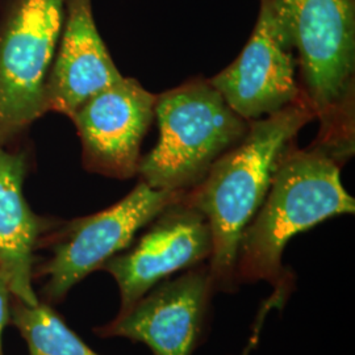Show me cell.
Wrapping results in <instances>:
<instances>
[{
    "mask_svg": "<svg viewBox=\"0 0 355 355\" xmlns=\"http://www.w3.org/2000/svg\"><path fill=\"white\" fill-rule=\"evenodd\" d=\"M316 116L303 96L250 123L245 137L221 155L183 200L203 214L212 234L209 272L215 291L233 292L242 233L266 196L286 149Z\"/></svg>",
    "mask_w": 355,
    "mask_h": 355,
    "instance_id": "6da1fadb",
    "label": "cell"
},
{
    "mask_svg": "<svg viewBox=\"0 0 355 355\" xmlns=\"http://www.w3.org/2000/svg\"><path fill=\"white\" fill-rule=\"evenodd\" d=\"M341 167L313 145L299 148L293 141L286 149L263 202L242 233L237 284L265 280L274 291L290 293L291 275L282 263L287 243L328 218L355 212L354 198L343 187Z\"/></svg>",
    "mask_w": 355,
    "mask_h": 355,
    "instance_id": "7a4b0ae2",
    "label": "cell"
},
{
    "mask_svg": "<svg viewBox=\"0 0 355 355\" xmlns=\"http://www.w3.org/2000/svg\"><path fill=\"white\" fill-rule=\"evenodd\" d=\"M13 325L24 337L29 355H99L92 352L49 305H11Z\"/></svg>",
    "mask_w": 355,
    "mask_h": 355,
    "instance_id": "4fadbf2b",
    "label": "cell"
},
{
    "mask_svg": "<svg viewBox=\"0 0 355 355\" xmlns=\"http://www.w3.org/2000/svg\"><path fill=\"white\" fill-rule=\"evenodd\" d=\"M214 291L209 267L200 263L177 279L155 286L96 333L145 343L154 355H192L202 338Z\"/></svg>",
    "mask_w": 355,
    "mask_h": 355,
    "instance_id": "30bf717a",
    "label": "cell"
},
{
    "mask_svg": "<svg viewBox=\"0 0 355 355\" xmlns=\"http://www.w3.org/2000/svg\"><path fill=\"white\" fill-rule=\"evenodd\" d=\"M66 0H12L0 23V146L46 112Z\"/></svg>",
    "mask_w": 355,
    "mask_h": 355,
    "instance_id": "5b68a950",
    "label": "cell"
},
{
    "mask_svg": "<svg viewBox=\"0 0 355 355\" xmlns=\"http://www.w3.org/2000/svg\"><path fill=\"white\" fill-rule=\"evenodd\" d=\"M186 192L157 190L140 182L112 207L64 224L54 236L51 259L38 271L46 278V299L62 300L80 280L129 248L140 229Z\"/></svg>",
    "mask_w": 355,
    "mask_h": 355,
    "instance_id": "8992f818",
    "label": "cell"
},
{
    "mask_svg": "<svg viewBox=\"0 0 355 355\" xmlns=\"http://www.w3.org/2000/svg\"><path fill=\"white\" fill-rule=\"evenodd\" d=\"M124 76L95 24L91 0H66L64 26L45 85V110L71 117Z\"/></svg>",
    "mask_w": 355,
    "mask_h": 355,
    "instance_id": "8fae6325",
    "label": "cell"
},
{
    "mask_svg": "<svg viewBox=\"0 0 355 355\" xmlns=\"http://www.w3.org/2000/svg\"><path fill=\"white\" fill-rule=\"evenodd\" d=\"M291 36L318 121L311 144L340 165L355 152V0H266Z\"/></svg>",
    "mask_w": 355,
    "mask_h": 355,
    "instance_id": "3957f363",
    "label": "cell"
},
{
    "mask_svg": "<svg viewBox=\"0 0 355 355\" xmlns=\"http://www.w3.org/2000/svg\"><path fill=\"white\" fill-rule=\"evenodd\" d=\"M272 308H277V302L272 296H270L265 302V304L262 305V309L257 318V321L254 322L253 325V333H252V337L249 340V343L246 345V347L243 349L240 355H250V352L253 350L254 347L257 346L258 340H259V334H261V329L263 327V322H265V318H266L267 313L272 309Z\"/></svg>",
    "mask_w": 355,
    "mask_h": 355,
    "instance_id": "9a60e30c",
    "label": "cell"
},
{
    "mask_svg": "<svg viewBox=\"0 0 355 355\" xmlns=\"http://www.w3.org/2000/svg\"><path fill=\"white\" fill-rule=\"evenodd\" d=\"M10 287L8 282L6 279L4 274L0 270V355H3V347H1V336L6 325L8 324L11 318V304H10Z\"/></svg>",
    "mask_w": 355,
    "mask_h": 355,
    "instance_id": "5bb4252c",
    "label": "cell"
},
{
    "mask_svg": "<svg viewBox=\"0 0 355 355\" xmlns=\"http://www.w3.org/2000/svg\"><path fill=\"white\" fill-rule=\"evenodd\" d=\"M154 120L159 139L152 152L141 157L137 175L157 190L189 191L198 186L250 127L203 76L157 95Z\"/></svg>",
    "mask_w": 355,
    "mask_h": 355,
    "instance_id": "277c9868",
    "label": "cell"
},
{
    "mask_svg": "<svg viewBox=\"0 0 355 355\" xmlns=\"http://www.w3.org/2000/svg\"><path fill=\"white\" fill-rule=\"evenodd\" d=\"M24 175V155L0 146V270L15 299L36 305L38 299L32 287L33 252L46 227L26 203Z\"/></svg>",
    "mask_w": 355,
    "mask_h": 355,
    "instance_id": "7c38bea8",
    "label": "cell"
},
{
    "mask_svg": "<svg viewBox=\"0 0 355 355\" xmlns=\"http://www.w3.org/2000/svg\"><path fill=\"white\" fill-rule=\"evenodd\" d=\"M209 82L249 123L277 114L304 96L291 36L268 1L261 0L257 24L241 54Z\"/></svg>",
    "mask_w": 355,
    "mask_h": 355,
    "instance_id": "52a82bcc",
    "label": "cell"
},
{
    "mask_svg": "<svg viewBox=\"0 0 355 355\" xmlns=\"http://www.w3.org/2000/svg\"><path fill=\"white\" fill-rule=\"evenodd\" d=\"M146 227L130 249L116 254L102 266L119 286V315L129 311L159 282L200 265L212 253L207 218L183 199L167 207Z\"/></svg>",
    "mask_w": 355,
    "mask_h": 355,
    "instance_id": "ba28073f",
    "label": "cell"
},
{
    "mask_svg": "<svg viewBox=\"0 0 355 355\" xmlns=\"http://www.w3.org/2000/svg\"><path fill=\"white\" fill-rule=\"evenodd\" d=\"M155 98L139 80L124 76L76 110L70 119L82 141L87 170L117 179L137 175L141 145L154 121Z\"/></svg>",
    "mask_w": 355,
    "mask_h": 355,
    "instance_id": "9c48e42d",
    "label": "cell"
}]
</instances>
